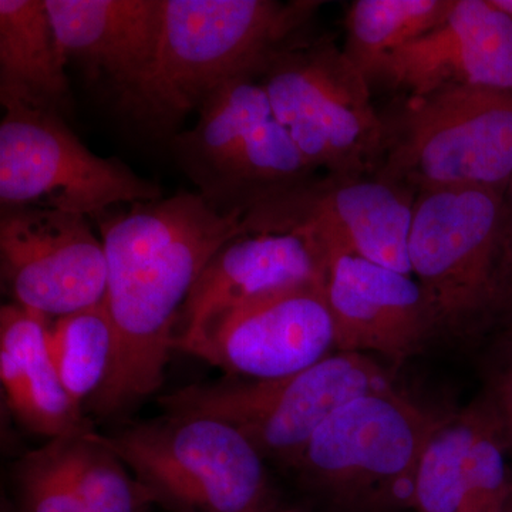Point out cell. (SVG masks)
I'll return each mask as SVG.
<instances>
[{
    "label": "cell",
    "instance_id": "3957f363",
    "mask_svg": "<svg viewBox=\"0 0 512 512\" xmlns=\"http://www.w3.org/2000/svg\"><path fill=\"white\" fill-rule=\"evenodd\" d=\"M409 258L440 339L487 345L512 328V225L505 192L417 194Z\"/></svg>",
    "mask_w": 512,
    "mask_h": 512
},
{
    "label": "cell",
    "instance_id": "d4e9b609",
    "mask_svg": "<svg viewBox=\"0 0 512 512\" xmlns=\"http://www.w3.org/2000/svg\"><path fill=\"white\" fill-rule=\"evenodd\" d=\"M483 377V393L493 403L501 421L512 464V328L485 346Z\"/></svg>",
    "mask_w": 512,
    "mask_h": 512
},
{
    "label": "cell",
    "instance_id": "5bb4252c",
    "mask_svg": "<svg viewBox=\"0 0 512 512\" xmlns=\"http://www.w3.org/2000/svg\"><path fill=\"white\" fill-rule=\"evenodd\" d=\"M326 295L336 352L373 353L403 363L440 339L429 299L413 275L333 252Z\"/></svg>",
    "mask_w": 512,
    "mask_h": 512
},
{
    "label": "cell",
    "instance_id": "7a4b0ae2",
    "mask_svg": "<svg viewBox=\"0 0 512 512\" xmlns=\"http://www.w3.org/2000/svg\"><path fill=\"white\" fill-rule=\"evenodd\" d=\"M322 5L315 0H163L153 64L121 97V109L156 136L174 133L224 84L261 79L276 55L306 39Z\"/></svg>",
    "mask_w": 512,
    "mask_h": 512
},
{
    "label": "cell",
    "instance_id": "6da1fadb",
    "mask_svg": "<svg viewBox=\"0 0 512 512\" xmlns=\"http://www.w3.org/2000/svg\"><path fill=\"white\" fill-rule=\"evenodd\" d=\"M244 215L224 214L198 192L180 191L96 217L114 349L109 375L86 404L93 413L126 412L161 389L188 295L212 256L247 235Z\"/></svg>",
    "mask_w": 512,
    "mask_h": 512
},
{
    "label": "cell",
    "instance_id": "f1b7e54d",
    "mask_svg": "<svg viewBox=\"0 0 512 512\" xmlns=\"http://www.w3.org/2000/svg\"><path fill=\"white\" fill-rule=\"evenodd\" d=\"M272 512V511H271ZM285 512H288V511H285Z\"/></svg>",
    "mask_w": 512,
    "mask_h": 512
},
{
    "label": "cell",
    "instance_id": "83f0119b",
    "mask_svg": "<svg viewBox=\"0 0 512 512\" xmlns=\"http://www.w3.org/2000/svg\"><path fill=\"white\" fill-rule=\"evenodd\" d=\"M504 512H512V491H511L510 498H508L507 505H505Z\"/></svg>",
    "mask_w": 512,
    "mask_h": 512
},
{
    "label": "cell",
    "instance_id": "4316f807",
    "mask_svg": "<svg viewBox=\"0 0 512 512\" xmlns=\"http://www.w3.org/2000/svg\"><path fill=\"white\" fill-rule=\"evenodd\" d=\"M505 202H507L508 214H510V220L512 225V178L510 185H508L507 192H505Z\"/></svg>",
    "mask_w": 512,
    "mask_h": 512
},
{
    "label": "cell",
    "instance_id": "8fae6325",
    "mask_svg": "<svg viewBox=\"0 0 512 512\" xmlns=\"http://www.w3.org/2000/svg\"><path fill=\"white\" fill-rule=\"evenodd\" d=\"M416 192L375 175L326 173L271 192L245 211V234L306 229L330 255L360 256L413 275L409 258Z\"/></svg>",
    "mask_w": 512,
    "mask_h": 512
},
{
    "label": "cell",
    "instance_id": "277c9868",
    "mask_svg": "<svg viewBox=\"0 0 512 512\" xmlns=\"http://www.w3.org/2000/svg\"><path fill=\"white\" fill-rule=\"evenodd\" d=\"M382 114L375 177L420 192L488 188L512 178V92L453 86L404 96Z\"/></svg>",
    "mask_w": 512,
    "mask_h": 512
},
{
    "label": "cell",
    "instance_id": "e0dca14e",
    "mask_svg": "<svg viewBox=\"0 0 512 512\" xmlns=\"http://www.w3.org/2000/svg\"><path fill=\"white\" fill-rule=\"evenodd\" d=\"M330 251L306 229L247 234L217 252L188 295L175 339L200 330L221 313L293 286L326 282Z\"/></svg>",
    "mask_w": 512,
    "mask_h": 512
},
{
    "label": "cell",
    "instance_id": "8992f818",
    "mask_svg": "<svg viewBox=\"0 0 512 512\" xmlns=\"http://www.w3.org/2000/svg\"><path fill=\"white\" fill-rule=\"evenodd\" d=\"M386 367L363 353L336 352L295 375L231 377L160 397L165 413L197 414L228 424L265 463L295 470L319 427L365 394L393 390Z\"/></svg>",
    "mask_w": 512,
    "mask_h": 512
},
{
    "label": "cell",
    "instance_id": "2e32d148",
    "mask_svg": "<svg viewBox=\"0 0 512 512\" xmlns=\"http://www.w3.org/2000/svg\"><path fill=\"white\" fill-rule=\"evenodd\" d=\"M512 464L503 426L484 393L441 416L421 454L416 512H504Z\"/></svg>",
    "mask_w": 512,
    "mask_h": 512
},
{
    "label": "cell",
    "instance_id": "ffe728a7",
    "mask_svg": "<svg viewBox=\"0 0 512 512\" xmlns=\"http://www.w3.org/2000/svg\"><path fill=\"white\" fill-rule=\"evenodd\" d=\"M66 64L45 0H0V99L70 116Z\"/></svg>",
    "mask_w": 512,
    "mask_h": 512
},
{
    "label": "cell",
    "instance_id": "ba28073f",
    "mask_svg": "<svg viewBox=\"0 0 512 512\" xmlns=\"http://www.w3.org/2000/svg\"><path fill=\"white\" fill-rule=\"evenodd\" d=\"M272 116L315 170L376 175L383 156L382 114L372 87L326 37L282 50L262 74Z\"/></svg>",
    "mask_w": 512,
    "mask_h": 512
},
{
    "label": "cell",
    "instance_id": "9c48e42d",
    "mask_svg": "<svg viewBox=\"0 0 512 512\" xmlns=\"http://www.w3.org/2000/svg\"><path fill=\"white\" fill-rule=\"evenodd\" d=\"M191 130L175 134V160L215 210L247 211L271 192L308 180L315 168L272 116L262 84L232 80L202 103Z\"/></svg>",
    "mask_w": 512,
    "mask_h": 512
},
{
    "label": "cell",
    "instance_id": "ac0fdd59",
    "mask_svg": "<svg viewBox=\"0 0 512 512\" xmlns=\"http://www.w3.org/2000/svg\"><path fill=\"white\" fill-rule=\"evenodd\" d=\"M64 62L109 82L119 99L144 79L160 39L163 0H45Z\"/></svg>",
    "mask_w": 512,
    "mask_h": 512
},
{
    "label": "cell",
    "instance_id": "4fadbf2b",
    "mask_svg": "<svg viewBox=\"0 0 512 512\" xmlns=\"http://www.w3.org/2000/svg\"><path fill=\"white\" fill-rule=\"evenodd\" d=\"M0 266L15 302L49 319L89 308L106 296V252L83 215L2 207Z\"/></svg>",
    "mask_w": 512,
    "mask_h": 512
},
{
    "label": "cell",
    "instance_id": "30bf717a",
    "mask_svg": "<svg viewBox=\"0 0 512 512\" xmlns=\"http://www.w3.org/2000/svg\"><path fill=\"white\" fill-rule=\"evenodd\" d=\"M0 204L96 218L114 205L163 198L117 158L96 156L52 110L0 99Z\"/></svg>",
    "mask_w": 512,
    "mask_h": 512
},
{
    "label": "cell",
    "instance_id": "cb8c5ba5",
    "mask_svg": "<svg viewBox=\"0 0 512 512\" xmlns=\"http://www.w3.org/2000/svg\"><path fill=\"white\" fill-rule=\"evenodd\" d=\"M12 512H92L60 470L49 446L30 451L15 473Z\"/></svg>",
    "mask_w": 512,
    "mask_h": 512
},
{
    "label": "cell",
    "instance_id": "d6986e66",
    "mask_svg": "<svg viewBox=\"0 0 512 512\" xmlns=\"http://www.w3.org/2000/svg\"><path fill=\"white\" fill-rule=\"evenodd\" d=\"M52 320L16 302L0 309V380L6 403L26 429L50 440L92 430L50 359L46 335Z\"/></svg>",
    "mask_w": 512,
    "mask_h": 512
},
{
    "label": "cell",
    "instance_id": "603a6c76",
    "mask_svg": "<svg viewBox=\"0 0 512 512\" xmlns=\"http://www.w3.org/2000/svg\"><path fill=\"white\" fill-rule=\"evenodd\" d=\"M46 342L64 390L84 409L109 375L113 359V323L106 302L53 319Z\"/></svg>",
    "mask_w": 512,
    "mask_h": 512
},
{
    "label": "cell",
    "instance_id": "484cf974",
    "mask_svg": "<svg viewBox=\"0 0 512 512\" xmlns=\"http://www.w3.org/2000/svg\"><path fill=\"white\" fill-rule=\"evenodd\" d=\"M491 5L512 18V0H490Z\"/></svg>",
    "mask_w": 512,
    "mask_h": 512
},
{
    "label": "cell",
    "instance_id": "44dd1931",
    "mask_svg": "<svg viewBox=\"0 0 512 512\" xmlns=\"http://www.w3.org/2000/svg\"><path fill=\"white\" fill-rule=\"evenodd\" d=\"M454 5L456 0H356L346 16L343 53L369 82L384 57L439 28Z\"/></svg>",
    "mask_w": 512,
    "mask_h": 512
},
{
    "label": "cell",
    "instance_id": "7c38bea8",
    "mask_svg": "<svg viewBox=\"0 0 512 512\" xmlns=\"http://www.w3.org/2000/svg\"><path fill=\"white\" fill-rule=\"evenodd\" d=\"M333 349L336 330L326 282L244 303L173 343V350L249 380L295 375L332 355Z\"/></svg>",
    "mask_w": 512,
    "mask_h": 512
},
{
    "label": "cell",
    "instance_id": "5b68a950",
    "mask_svg": "<svg viewBox=\"0 0 512 512\" xmlns=\"http://www.w3.org/2000/svg\"><path fill=\"white\" fill-rule=\"evenodd\" d=\"M440 417L396 389L365 394L319 427L293 471L328 512L414 510L421 454Z\"/></svg>",
    "mask_w": 512,
    "mask_h": 512
},
{
    "label": "cell",
    "instance_id": "7402d4cb",
    "mask_svg": "<svg viewBox=\"0 0 512 512\" xmlns=\"http://www.w3.org/2000/svg\"><path fill=\"white\" fill-rule=\"evenodd\" d=\"M47 446L92 512H151L147 491L101 434L84 431Z\"/></svg>",
    "mask_w": 512,
    "mask_h": 512
},
{
    "label": "cell",
    "instance_id": "52a82bcc",
    "mask_svg": "<svg viewBox=\"0 0 512 512\" xmlns=\"http://www.w3.org/2000/svg\"><path fill=\"white\" fill-rule=\"evenodd\" d=\"M103 439L165 511H272L264 458L222 421L165 413Z\"/></svg>",
    "mask_w": 512,
    "mask_h": 512
},
{
    "label": "cell",
    "instance_id": "9a60e30c",
    "mask_svg": "<svg viewBox=\"0 0 512 512\" xmlns=\"http://www.w3.org/2000/svg\"><path fill=\"white\" fill-rule=\"evenodd\" d=\"M369 84L404 96L453 86L512 92V18L490 0H456L439 28L384 57Z\"/></svg>",
    "mask_w": 512,
    "mask_h": 512
}]
</instances>
